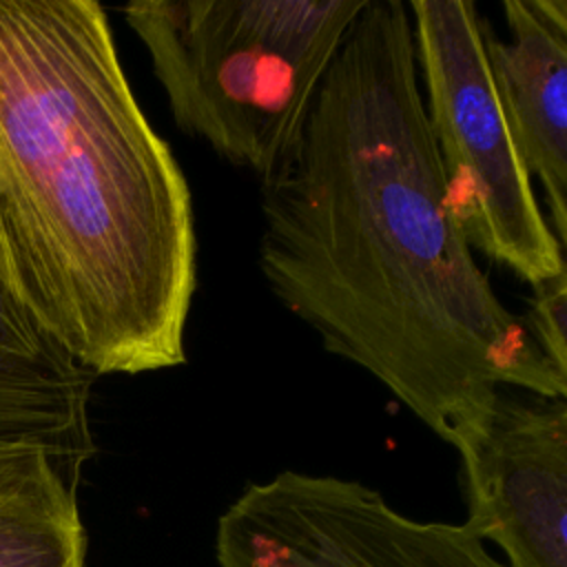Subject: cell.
<instances>
[{
    "label": "cell",
    "mask_w": 567,
    "mask_h": 567,
    "mask_svg": "<svg viewBox=\"0 0 567 567\" xmlns=\"http://www.w3.org/2000/svg\"><path fill=\"white\" fill-rule=\"evenodd\" d=\"M257 259L328 352L454 450L501 390L567 396L452 213L403 0H365L297 144L261 182Z\"/></svg>",
    "instance_id": "obj_1"
},
{
    "label": "cell",
    "mask_w": 567,
    "mask_h": 567,
    "mask_svg": "<svg viewBox=\"0 0 567 567\" xmlns=\"http://www.w3.org/2000/svg\"><path fill=\"white\" fill-rule=\"evenodd\" d=\"M0 270L91 374L184 363L193 199L93 0H0Z\"/></svg>",
    "instance_id": "obj_2"
},
{
    "label": "cell",
    "mask_w": 567,
    "mask_h": 567,
    "mask_svg": "<svg viewBox=\"0 0 567 567\" xmlns=\"http://www.w3.org/2000/svg\"><path fill=\"white\" fill-rule=\"evenodd\" d=\"M365 0H135L179 131L221 159L272 175L297 144L323 78Z\"/></svg>",
    "instance_id": "obj_3"
},
{
    "label": "cell",
    "mask_w": 567,
    "mask_h": 567,
    "mask_svg": "<svg viewBox=\"0 0 567 567\" xmlns=\"http://www.w3.org/2000/svg\"><path fill=\"white\" fill-rule=\"evenodd\" d=\"M425 117L447 197L472 250L536 286L567 261L516 148L470 0L408 2Z\"/></svg>",
    "instance_id": "obj_4"
},
{
    "label": "cell",
    "mask_w": 567,
    "mask_h": 567,
    "mask_svg": "<svg viewBox=\"0 0 567 567\" xmlns=\"http://www.w3.org/2000/svg\"><path fill=\"white\" fill-rule=\"evenodd\" d=\"M219 567H512L463 525L419 523L359 483L279 472L219 516Z\"/></svg>",
    "instance_id": "obj_5"
},
{
    "label": "cell",
    "mask_w": 567,
    "mask_h": 567,
    "mask_svg": "<svg viewBox=\"0 0 567 567\" xmlns=\"http://www.w3.org/2000/svg\"><path fill=\"white\" fill-rule=\"evenodd\" d=\"M456 452L465 525L512 567H567V401L501 390Z\"/></svg>",
    "instance_id": "obj_6"
},
{
    "label": "cell",
    "mask_w": 567,
    "mask_h": 567,
    "mask_svg": "<svg viewBox=\"0 0 567 567\" xmlns=\"http://www.w3.org/2000/svg\"><path fill=\"white\" fill-rule=\"evenodd\" d=\"M507 40L487 58L516 148L543 186L549 226L567 246V0H505Z\"/></svg>",
    "instance_id": "obj_7"
},
{
    "label": "cell",
    "mask_w": 567,
    "mask_h": 567,
    "mask_svg": "<svg viewBox=\"0 0 567 567\" xmlns=\"http://www.w3.org/2000/svg\"><path fill=\"white\" fill-rule=\"evenodd\" d=\"M93 377L35 321L0 270V445L42 447L80 478L93 454Z\"/></svg>",
    "instance_id": "obj_8"
},
{
    "label": "cell",
    "mask_w": 567,
    "mask_h": 567,
    "mask_svg": "<svg viewBox=\"0 0 567 567\" xmlns=\"http://www.w3.org/2000/svg\"><path fill=\"white\" fill-rule=\"evenodd\" d=\"M75 485L42 447L0 445V567H84Z\"/></svg>",
    "instance_id": "obj_9"
},
{
    "label": "cell",
    "mask_w": 567,
    "mask_h": 567,
    "mask_svg": "<svg viewBox=\"0 0 567 567\" xmlns=\"http://www.w3.org/2000/svg\"><path fill=\"white\" fill-rule=\"evenodd\" d=\"M532 288L529 312L523 321L547 361L567 377V266Z\"/></svg>",
    "instance_id": "obj_10"
}]
</instances>
